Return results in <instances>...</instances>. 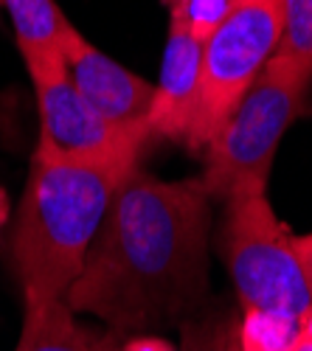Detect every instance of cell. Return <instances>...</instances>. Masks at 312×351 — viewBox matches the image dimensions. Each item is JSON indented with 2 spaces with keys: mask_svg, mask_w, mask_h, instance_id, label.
<instances>
[{
  "mask_svg": "<svg viewBox=\"0 0 312 351\" xmlns=\"http://www.w3.org/2000/svg\"><path fill=\"white\" fill-rule=\"evenodd\" d=\"M208 242L211 197L200 178L158 180L135 166L112 194L65 304L119 337L178 324L206 295Z\"/></svg>",
  "mask_w": 312,
  "mask_h": 351,
  "instance_id": "cell-1",
  "label": "cell"
},
{
  "mask_svg": "<svg viewBox=\"0 0 312 351\" xmlns=\"http://www.w3.org/2000/svg\"><path fill=\"white\" fill-rule=\"evenodd\" d=\"M138 160L65 163L34 155L12 233V265L23 287V317L65 301L112 194Z\"/></svg>",
  "mask_w": 312,
  "mask_h": 351,
  "instance_id": "cell-2",
  "label": "cell"
},
{
  "mask_svg": "<svg viewBox=\"0 0 312 351\" xmlns=\"http://www.w3.org/2000/svg\"><path fill=\"white\" fill-rule=\"evenodd\" d=\"M309 87L312 62L273 56L265 65L203 149L200 183L211 199L267 189L278 143L304 112Z\"/></svg>",
  "mask_w": 312,
  "mask_h": 351,
  "instance_id": "cell-3",
  "label": "cell"
},
{
  "mask_svg": "<svg viewBox=\"0 0 312 351\" xmlns=\"http://www.w3.org/2000/svg\"><path fill=\"white\" fill-rule=\"evenodd\" d=\"M222 202L219 253L242 309L301 317L312 298L293 247L296 233L278 219L267 189H245Z\"/></svg>",
  "mask_w": 312,
  "mask_h": 351,
  "instance_id": "cell-4",
  "label": "cell"
},
{
  "mask_svg": "<svg viewBox=\"0 0 312 351\" xmlns=\"http://www.w3.org/2000/svg\"><path fill=\"white\" fill-rule=\"evenodd\" d=\"M281 25V0H239L225 23L206 40L200 90L183 138L191 152L206 149L237 101L276 56Z\"/></svg>",
  "mask_w": 312,
  "mask_h": 351,
  "instance_id": "cell-5",
  "label": "cell"
},
{
  "mask_svg": "<svg viewBox=\"0 0 312 351\" xmlns=\"http://www.w3.org/2000/svg\"><path fill=\"white\" fill-rule=\"evenodd\" d=\"M37 96L40 143L37 158L65 163H107L141 158L144 141L110 127L73 87L60 53L23 56Z\"/></svg>",
  "mask_w": 312,
  "mask_h": 351,
  "instance_id": "cell-6",
  "label": "cell"
},
{
  "mask_svg": "<svg viewBox=\"0 0 312 351\" xmlns=\"http://www.w3.org/2000/svg\"><path fill=\"white\" fill-rule=\"evenodd\" d=\"M62 62L68 68V76L73 87L82 93L101 119L116 127L119 132L149 143L147 138V119L155 99V84L144 76L132 73L112 56L99 51L88 37L73 28L65 48Z\"/></svg>",
  "mask_w": 312,
  "mask_h": 351,
  "instance_id": "cell-7",
  "label": "cell"
},
{
  "mask_svg": "<svg viewBox=\"0 0 312 351\" xmlns=\"http://www.w3.org/2000/svg\"><path fill=\"white\" fill-rule=\"evenodd\" d=\"M200 73H203V43L186 34L183 28L169 25L160 79L155 84V99L147 119L149 141L186 138L197 90H200Z\"/></svg>",
  "mask_w": 312,
  "mask_h": 351,
  "instance_id": "cell-8",
  "label": "cell"
},
{
  "mask_svg": "<svg viewBox=\"0 0 312 351\" xmlns=\"http://www.w3.org/2000/svg\"><path fill=\"white\" fill-rule=\"evenodd\" d=\"M14 351H121V337L110 329L79 324L62 301L40 315L23 317V332Z\"/></svg>",
  "mask_w": 312,
  "mask_h": 351,
  "instance_id": "cell-9",
  "label": "cell"
},
{
  "mask_svg": "<svg viewBox=\"0 0 312 351\" xmlns=\"http://www.w3.org/2000/svg\"><path fill=\"white\" fill-rule=\"evenodd\" d=\"M0 6L9 12L14 40L23 56H62V48L76 25L53 0H0Z\"/></svg>",
  "mask_w": 312,
  "mask_h": 351,
  "instance_id": "cell-10",
  "label": "cell"
},
{
  "mask_svg": "<svg viewBox=\"0 0 312 351\" xmlns=\"http://www.w3.org/2000/svg\"><path fill=\"white\" fill-rule=\"evenodd\" d=\"M298 337V317L281 312L242 309V317L237 324L239 351H296Z\"/></svg>",
  "mask_w": 312,
  "mask_h": 351,
  "instance_id": "cell-11",
  "label": "cell"
},
{
  "mask_svg": "<svg viewBox=\"0 0 312 351\" xmlns=\"http://www.w3.org/2000/svg\"><path fill=\"white\" fill-rule=\"evenodd\" d=\"M237 3L239 0H172V3H166L169 25L183 28L186 34L206 45V40L225 23Z\"/></svg>",
  "mask_w": 312,
  "mask_h": 351,
  "instance_id": "cell-12",
  "label": "cell"
},
{
  "mask_svg": "<svg viewBox=\"0 0 312 351\" xmlns=\"http://www.w3.org/2000/svg\"><path fill=\"white\" fill-rule=\"evenodd\" d=\"M285 25L276 56L312 62V0H281Z\"/></svg>",
  "mask_w": 312,
  "mask_h": 351,
  "instance_id": "cell-13",
  "label": "cell"
},
{
  "mask_svg": "<svg viewBox=\"0 0 312 351\" xmlns=\"http://www.w3.org/2000/svg\"><path fill=\"white\" fill-rule=\"evenodd\" d=\"M231 320H191L183 326V343L178 351H222Z\"/></svg>",
  "mask_w": 312,
  "mask_h": 351,
  "instance_id": "cell-14",
  "label": "cell"
},
{
  "mask_svg": "<svg viewBox=\"0 0 312 351\" xmlns=\"http://www.w3.org/2000/svg\"><path fill=\"white\" fill-rule=\"evenodd\" d=\"M293 247H296L298 265H301V273H304V281H307V289H309V298H312V233H296Z\"/></svg>",
  "mask_w": 312,
  "mask_h": 351,
  "instance_id": "cell-15",
  "label": "cell"
},
{
  "mask_svg": "<svg viewBox=\"0 0 312 351\" xmlns=\"http://www.w3.org/2000/svg\"><path fill=\"white\" fill-rule=\"evenodd\" d=\"M121 351H178L169 340L155 337V335H135L130 340H124Z\"/></svg>",
  "mask_w": 312,
  "mask_h": 351,
  "instance_id": "cell-16",
  "label": "cell"
},
{
  "mask_svg": "<svg viewBox=\"0 0 312 351\" xmlns=\"http://www.w3.org/2000/svg\"><path fill=\"white\" fill-rule=\"evenodd\" d=\"M298 329H301V337L304 340H312V306L298 317Z\"/></svg>",
  "mask_w": 312,
  "mask_h": 351,
  "instance_id": "cell-17",
  "label": "cell"
},
{
  "mask_svg": "<svg viewBox=\"0 0 312 351\" xmlns=\"http://www.w3.org/2000/svg\"><path fill=\"white\" fill-rule=\"evenodd\" d=\"M222 351H239V348H237V324H234V320H231V326H228V335H225Z\"/></svg>",
  "mask_w": 312,
  "mask_h": 351,
  "instance_id": "cell-18",
  "label": "cell"
},
{
  "mask_svg": "<svg viewBox=\"0 0 312 351\" xmlns=\"http://www.w3.org/2000/svg\"><path fill=\"white\" fill-rule=\"evenodd\" d=\"M6 219H9V199H6V191L0 189V230H3Z\"/></svg>",
  "mask_w": 312,
  "mask_h": 351,
  "instance_id": "cell-19",
  "label": "cell"
},
{
  "mask_svg": "<svg viewBox=\"0 0 312 351\" xmlns=\"http://www.w3.org/2000/svg\"><path fill=\"white\" fill-rule=\"evenodd\" d=\"M296 351H312V340H304V337H298V346H296Z\"/></svg>",
  "mask_w": 312,
  "mask_h": 351,
  "instance_id": "cell-20",
  "label": "cell"
},
{
  "mask_svg": "<svg viewBox=\"0 0 312 351\" xmlns=\"http://www.w3.org/2000/svg\"><path fill=\"white\" fill-rule=\"evenodd\" d=\"M166 3H172V0H166Z\"/></svg>",
  "mask_w": 312,
  "mask_h": 351,
  "instance_id": "cell-21",
  "label": "cell"
}]
</instances>
